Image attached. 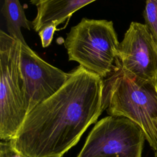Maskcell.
Instances as JSON below:
<instances>
[{"label": "cell", "instance_id": "1", "mask_svg": "<svg viewBox=\"0 0 157 157\" xmlns=\"http://www.w3.org/2000/svg\"><path fill=\"white\" fill-rule=\"evenodd\" d=\"M105 109L104 78L79 65L27 115L11 144L28 157H62Z\"/></svg>", "mask_w": 157, "mask_h": 157}, {"label": "cell", "instance_id": "2", "mask_svg": "<svg viewBox=\"0 0 157 157\" xmlns=\"http://www.w3.org/2000/svg\"><path fill=\"white\" fill-rule=\"evenodd\" d=\"M105 110L137 124L155 151L157 148V80H144L125 74L118 60L104 79Z\"/></svg>", "mask_w": 157, "mask_h": 157}, {"label": "cell", "instance_id": "3", "mask_svg": "<svg viewBox=\"0 0 157 157\" xmlns=\"http://www.w3.org/2000/svg\"><path fill=\"white\" fill-rule=\"evenodd\" d=\"M119 44L112 21L86 18L71 28L64 41L69 61L102 78L114 69Z\"/></svg>", "mask_w": 157, "mask_h": 157}, {"label": "cell", "instance_id": "4", "mask_svg": "<svg viewBox=\"0 0 157 157\" xmlns=\"http://www.w3.org/2000/svg\"><path fill=\"white\" fill-rule=\"evenodd\" d=\"M21 42L0 31V137L9 141L22 126L28 110L20 71Z\"/></svg>", "mask_w": 157, "mask_h": 157}, {"label": "cell", "instance_id": "5", "mask_svg": "<svg viewBox=\"0 0 157 157\" xmlns=\"http://www.w3.org/2000/svg\"><path fill=\"white\" fill-rule=\"evenodd\" d=\"M145 140L137 124L109 115L95 124L76 157H142Z\"/></svg>", "mask_w": 157, "mask_h": 157}, {"label": "cell", "instance_id": "6", "mask_svg": "<svg viewBox=\"0 0 157 157\" xmlns=\"http://www.w3.org/2000/svg\"><path fill=\"white\" fill-rule=\"evenodd\" d=\"M20 66L28 113L56 93L69 76V72L48 63L21 42Z\"/></svg>", "mask_w": 157, "mask_h": 157}, {"label": "cell", "instance_id": "7", "mask_svg": "<svg viewBox=\"0 0 157 157\" xmlns=\"http://www.w3.org/2000/svg\"><path fill=\"white\" fill-rule=\"evenodd\" d=\"M118 62L128 75L157 80V43L145 24L132 21L120 42Z\"/></svg>", "mask_w": 157, "mask_h": 157}, {"label": "cell", "instance_id": "8", "mask_svg": "<svg viewBox=\"0 0 157 157\" xmlns=\"http://www.w3.org/2000/svg\"><path fill=\"white\" fill-rule=\"evenodd\" d=\"M97 0H30L36 7V15L32 27L39 32L46 25L55 23L58 26L69 19L79 9Z\"/></svg>", "mask_w": 157, "mask_h": 157}, {"label": "cell", "instance_id": "9", "mask_svg": "<svg viewBox=\"0 0 157 157\" xmlns=\"http://www.w3.org/2000/svg\"><path fill=\"white\" fill-rule=\"evenodd\" d=\"M1 13L6 21L8 34L21 43L26 44L21 28L30 30L32 24L27 19L19 0H4Z\"/></svg>", "mask_w": 157, "mask_h": 157}, {"label": "cell", "instance_id": "10", "mask_svg": "<svg viewBox=\"0 0 157 157\" xmlns=\"http://www.w3.org/2000/svg\"><path fill=\"white\" fill-rule=\"evenodd\" d=\"M143 16L145 24L157 43V0H145Z\"/></svg>", "mask_w": 157, "mask_h": 157}, {"label": "cell", "instance_id": "11", "mask_svg": "<svg viewBox=\"0 0 157 157\" xmlns=\"http://www.w3.org/2000/svg\"><path fill=\"white\" fill-rule=\"evenodd\" d=\"M57 26L58 25L53 22L46 25L38 32L43 48H47L51 44Z\"/></svg>", "mask_w": 157, "mask_h": 157}, {"label": "cell", "instance_id": "12", "mask_svg": "<svg viewBox=\"0 0 157 157\" xmlns=\"http://www.w3.org/2000/svg\"><path fill=\"white\" fill-rule=\"evenodd\" d=\"M0 157H28L17 150L10 141H1Z\"/></svg>", "mask_w": 157, "mask_h": 157}, {"label": "cell", "instance_id": "13", "mask_svg": "<svg viewBox=\"0 0 157 157\" xmlns=\"http://www.w3.org/2000/svg\"><path fill=\"white\" fill-rule=\"evenodd\" d=\"M154 157H157V148L156 149V150H155V156Z\"/></svg>", "mask_w": 157, "mask_h": 157}]
</instances>
